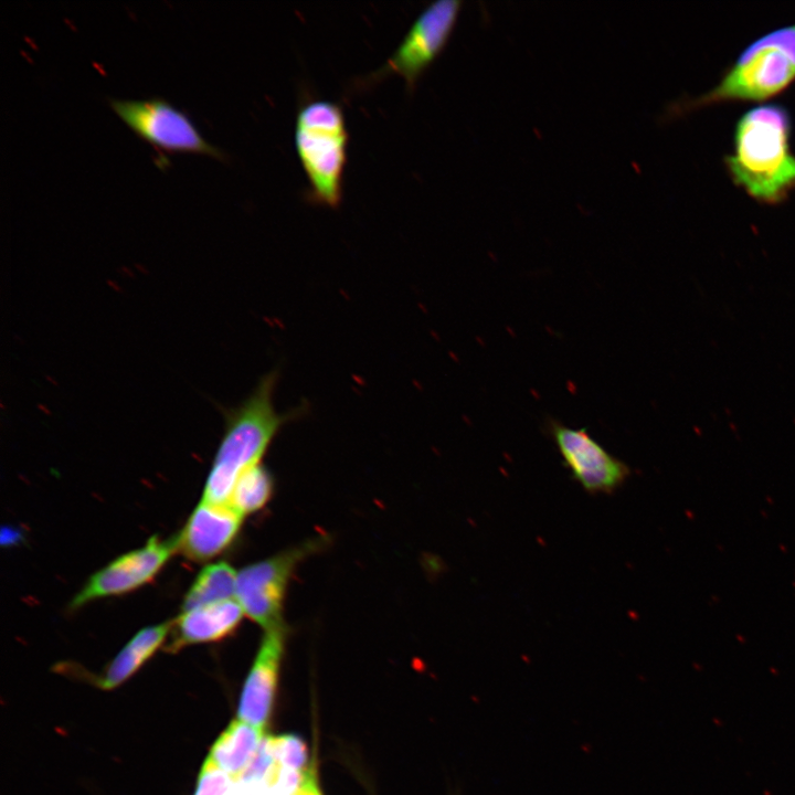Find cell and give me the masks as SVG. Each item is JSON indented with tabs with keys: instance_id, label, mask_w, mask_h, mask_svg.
I'll return each mask as SVG.
<instances>
[{
	"instance_id": "cell-19",
	"label": "cell",
	"mask_w": 795,
	"mask_h": 795,
	"mask_svg": "<svg viewBox=\"0 0 795 795\" xmlns=\"http://www.w3.org/2000/svg\"><path fill=\"white\" fill-rule=\"evenodd\" d=\"M231 795H282L266 783H244L235 781Z\"/></svg>"
},
{
	"instance_id": "cell-14",
	"label": "cell",
	"mask_w": 795,
	"mask_h": 795,
	"mask_svg": "<svg viewBox=\"0 0 795 795\" xmlns=\"http://www.w3.org/2000/svg\"><path fill=\"white\" fill-rule=\"evenodd\" d=\"M264 738L263 728L236 719L215 740L208 757L236 781L254 757Z\"/></svg>"
},
{
	"instance_id": "cell-16",
	"label": "cell",
	"mask_w": 795,
	"mask_h": 795,
	"mask_svg": "<svg viewBox=\"0 0 795 795\" xmlns=\"http://www.w3.org/2000/svg\"><path fill=\"white\" fill-rule=\"evenodd\" d=\"M273 477L261 463L240 475L229 505L243 517L263 508L273 494Z\"/></svg>"
},
{
	"instance_id": "cell-6",
	"label": "cell",
	"mask_w": 795,
	"mask_h": 795,
	"mask_svg": "<svg viewBox=\"0 0 795 795\" xmlns=\"http://www.w3.org/2000/svg\"><path fill=\"white\" fill-rule=\"evenodd\" d=\"M325 539L301 542L243 568L237 573L235 600L244 615L264 629L284 623L283 605L298 564L325 545Z\"/></svg>"
},
{
	"instance_id": "cell-13",
	"label": "cell",
	"mask_w": 795,
	"mask_h": 795,
	"mask_svg": "<svg viewBox=\"0 0 795 795\" xmlns=\"http://www.w3.org/2000/svg\"><path fill=\"white\" fill-rule=\"evenodd\" d=\"M171 621L140 629L96 678L105 690L118 687L130 678L165 643Z\"/></svg>"
},
{
	"instance_id": "cell-20",
	"label": "cell",
	"mask_w": 795,
	"mask_h": 795,
	"mask_svg": "<svg viewBox=\"0 0 795 795\" xmlns=\"http://www.w3.org/2000/svg\"><path fill=\"white\" fill-rule=\"evenodd\" d=\"M294 795H321L317 784L315 767L310 766L305 772L303 781Z\"/></svg>"
},
{
	"instance_id": "cell-10",
	"label": "cell",
	"mask_w": 795,
	"mask_h": 795,
	"mask_svg": "<svg viewBox=\"0 0 795 795\" xmlns=\"http://www.w3.org/2000/svg\"><path fill=\"white\" fill-rule=\"evenodd\" d=\"M287 628L285 624L264 629L255 660L241 693L237 716L252 725L263 728L273 708Z\"/></svg>"
},
{
	"instance_id": "cell-18",
	"label": "cell",
	"mask_w": 795,
	"mask_h": 795,
	"mask_svg": "<svg viewBox=\"0 0 795 795\" xmlns=\"http://www.w3.org/2000/svg\"><path fill=\"white\" fill-rule=\"evenodd\" d=\"M235 780L206 757L198 776L193 795H231Z\"/></svg>"
},
{
	"instance_id": "cell-17",
	"label": "cell",
	"mask_w": 795,
	"mask_h": 795,
	"mask_svg": "<svg viewBox=\"0 0 795 795\" xmlns=\"http://www.w3.org/2000/svg\"><path fill=\"white\" fill-rule=\"evenodd\" d=\"M266 741L274 760L283 767L304 773L309 768L308 750L305 742L297 735H266Z\"/></svg>"
},
{
	"instance_id": "cell-2",
	"label": "cell",
	"mask_w": 795,
	"mask_h": 795,
	"mask_svg": "<svg viewBox=\"0 0 795 795\" xmlns=\"http://www.w3.org/2000/svg\"><path fill=\"white\" fill-rule=\"evenodd\" d=\"M789 135V116L780 105L753 107L736 123L725 163L734 183L756 201L777 203L795 189Z\"/></svg>"
},
{
	"instance_id": "cell-7",
	"label": "cell",
	"mask_w": 795,
	"mask_h": 795,
	"mask_svg": "<svg viewBox=\"0 0 795 795\" xmlns=\"http://www.w3.org/2000/svg\"><path fill=\"white\" fill-rule=\"evenodd\" d=\"M110 108L141 139L159 151L195 152L225 160L226 155L205 140L189 116L160 96L147 99L108 98Z\"/></svg>"
},
{
	"instance_id": "cell-11",
	"label": "cell",
	"mask_w": 795,
	"mask_h": 795,
	"mask_svg": "<svg viewBox=\"0 0 795 795\" xmlns=\"http://www.w3.org/2000/svg\"><path fill=\"white\" fill-rule=\"evenodd\" d=\"M243 516L230 505L202 501L174 539L177 551L203 562L223 552L236 538Z\"/></svg>"
},
{
	"instance_id": "cell-8",
	"label": "cell",
	"mask_w": 795,
	"mask_h": 795,
	"mask_svg": "<svg viewBox=\"0 0 795 795\" xmlns=\"http://www.w3.org/2000/svg\"><path fill=\"white\" fill-rule=\"evenodd\" d=\"M545 427L564 466L586 492L613 494L629 477V467L608 453L585 428H571L555 418H549Z\"/></svg>"
},
{
	"instance_id": "cell-5",
	"label": "cell",
	"mask_w": 795,
	"mask_h": 795,
	"mask_svg": "<svg viewBox=\"0 0 795 795\" xmlns=\"http://www.w3.org/2000/svg\"><path fill=\"white\" fill-rule=\"evenodd\" d=\"M462 1L437 0L414 20L392 55L375 71L357 80L354 87H371L390 75H399L413 92L422 74L441 55L455 29Z\"/></svg>"
},
{
	"instance_id": "cell-3",
	"label": "cell",
	"mask_w": 795,
	"mask_h": 795,
	"mask_svg": "<svg viewBox=\"0 0 795 795\" xmlns=\"http://www.w3.org/2000/svg\"><path fill=\"white\" fill-rule=\"evenodd\" d=\"M349 132L341 105L308 99L296 113L294 144L308 181L309 204L338 209L343 197Z\"/></svg>"
},
{
	"instance_id": "cell-15",
	"label": "cell",
	"mask_w": 795,
	"mask_h": 795,
	"mask_svg": "<svg viewBox=\"0 0 795 795\" xmlns=\"http://www.w3.org/2000/svg\"><path fill=\"white\" fill-rule=\"evenodd\" d=\"M237 573L226 562L206 565L195 577L182 603V612L235 598Z\"/></svg>"
},
{
	"instance_id": "cell-9",
	"label": "cell",
	"mask_w": 795,
	"mask_h": 795,
	"mask_svg": "<svg viewBox=\"0 0 795 795\" xmlns=\"http://www.w3.org/2000/svg\"><path fill=\"white\" fill-rule=\"evenodd\" d=\"M176 551L174 539L150 538L144 547L120 555L94 573L72 600L71 608L142 586L159 573Z\"/></svg>"
},
{
	"instance_id": "cell-12",
	"label": "cell",
	"mask_w": 795,
	"mask_h": 795,
	"mask_svg": "<svg viewBox=\"0 0 795 795\" xmlns=\"http://www.w3.org/2000/svg\"><path fill=\"white\" fill-rule=\"evenodd\" d=\"M243 616L235 598L181 612L171 621L167 650L174 653L188 645L220 640L237 628Z\"/></svg>"
},
{
	"instance_id": "cell-1",
	"label": "cell",
	"mask_w": 795,
	"mask_h": 795,
	"mask_svg": "<svg viewBox=\"0 0 795 795\" xmlns=\"http://www.w3.org/2000/svg\"><path fill=\"white\" fill-rule=\"evenodd\" d=\"M278 372L271 371L240 405L224 412V433L205 481L202 501L229 505L240 475L262 463L271 443L290 421L305 413L296 407L277 412L273 395Z\"/></svg>"
},
{
	"instance_id": "cell-4",
	"label": "cell",
	"mask_w": 795,
	"mask_h": 795,
	"mask_svg": "<svg viewBox=\"0 0 795 795\" xmlns=\"http://www.w3.org/2000/svg\"><path fill=\"white\" fill-rule=\"evenodd\" d=\"M795 81V25L774 30L748 45L718 85L695 105L762 102Z\"/></svg>"
}]
</instances>
